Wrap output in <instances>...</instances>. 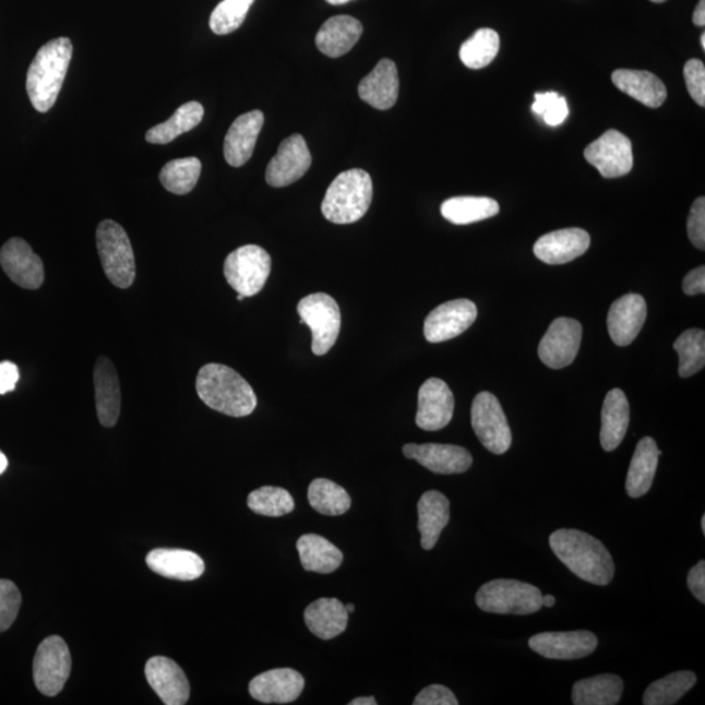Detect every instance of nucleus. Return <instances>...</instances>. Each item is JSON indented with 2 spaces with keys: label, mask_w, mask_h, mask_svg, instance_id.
<instances>
[{
  "label": "nucleus",
  "mask_w": 705,
  "mask_h": 705,
  "mask_svg": "<svg viewBox=\"0 0 705 705\" xmlns=\"http://www.w3.org/2000/svg\"><path fill=\"white\" fill-rule=\"evenodd\" d=\"M415 705H457L458 701L452 691L442 684H431L416 696Z\"/></svg>",
  "instance_id": "obj_48"
},
{
  "label": "nucleus",
  "mask_w": 705,
  "mask_h": 705,
  "mask_svg": "<svg viewBox=\"0 0 705 705\" xmlns=\"http://www.w3.org/2000/svg\"><path fill=\"white\" fill-rule=\"evenodd\" d=\"M19 368L10 361L0 362V395L9 394L16 389Z\"/></svg>",
  "instance_id": "obj_50"
},
{
  "label": "nucleus",
  "mask_w": 705,
  "mask_h": 705,
  "mask_svg": "<svg viewBox=\"0 0 705 705\" xmlns=\"http://www.w3.org/2000/svg\"><path fill=\"white\" fill-rule=\"evenodd\" d=\"M542 605L547 608H553L555 605V597L550 595L542 596Z\"/></svg>",
  "instance_id": "obj_54"
},
{
  "label": "nucleus",
  "mask_w": 705,
  "mask_h": 705,
  "mask_svg": "<svg viewBox=\"0 0 705 705\" xmlns=\"http://www.w3.org/2000/svg\"><path fill=\"white\" fill-rule=\"evenodd\" d=\"M20 607L22 594L15 583L0 578V633H4L16 621Z\"/></svg>",
  "instance_id": "obj_45"
},
{
  "label": "nucleus",
  "mask_w": 705,
  "mask_h": 705,
  "mask_svg": "<svg viewBox=\"0 0 705 705\" xmlns=\"http://www.w3.org/2000/svg\"><path fill=\"white\" fill-rule=\"evenodd\" d=\"M441 212L452 224L469 225L497 216L499 204L490 198L457 196L445 201Z\"/></svg>",
  "instance_id": "obj_35"
},
{
  "label": "nucleus",
  "mask_w": 705,
  "mask_h": 705,
  "mask_svg": "<svg viewBox=\"0 0 705 705\" xmlns=\"http://www.w3.org/2000/svg\"><path fill=\"white\" fill-rule=\"evenodd\" d=\"M71 674V654L61 636L46 637L33 661V680L39 693L56 696Z\"/></svg>",
  "instance_id": "obj_10"
},
{
  "label": "nucleus",
  "mask_w": 705,
  "mask_h": 705,
  "mask_svg": "<svg viewBox=\"0 0 705 705\" xmlns=\"http://www.w3.org/2000/svg\"><path fill=\"white\" fill-rule=\"evenodd\" d=\"M597 637L590 631L569 633H542L529 638V647L550 660H578L596 650Z\"/></svg>",
  "instance_id": "obj_18"
},
{
  "label": "nucleus",
  "mask_w": 705,
  "mask_h": 705,
  "mask_svg": "<svg viewBox=\"0 0 705 705\" xmlns=\"http://www.w3.org/2000/svg\"><path fill=\"white\" fill-rule=\"evenodd\" d=\"M345 609H347L348 613L350 614L352 613V611H355V605H345Z\"/></svg>",
  "instance_id": "obj_57"
},
{
  "label": "nucleus",
  "mask_w": 705,
  "mask_h": 705,
  "mask_svg": "<svg viewBox=\"0 0 705 705\" xmlns=\"http://www.w3.org/2000/svg\"><path fill=\"white\" fill-rule=\"evenodd\" d=\"M661 455L662 452L658 451L654 438L645 437L637 443L626 481L629 497L641 498L648 493L655 480L658 457Z\"/></svg>",
  "instance_id": "obj_32"
},
{
  "label": "nucleus",
  "mask_w": 705,
  "mask_h": 705,
  "mask_svg": "<svg viewBox=\"0 0 705 705\" xmlns=\"http://www.w3.org/2000/svg\"><path fill=\"white\" fill-rule=\"evenodd\" d=\"M249 509L258 515L278 517L295 510V499L282 488L264 487L252 491L248 498Z\"/></svg>",
  "instance_id": "obj_42"
},
{
  "label": "nucleus",
  "mask_w": 705,
  "mask_h": 705,
  "mask_svg": "<svg viewBox=\"0 0 705 705\" xmlns=\"http://www.w3.org/2000/svg\"><path fill=\"white\" fill-rule=\"evenodd\" d=\"M145 562L156 574L181 582L196 581L205 571L202 558L183 549L152 550Z\"/></svg>",
  "instance_id": "obj_26"
},
{
  "label": "nucleus",
  "mask_w": 705,
  "mask_h": 705,
  "mask_svg": "<svg viewBox=\"0 0 705 705\" xmlns=\"http://www.w3.org/2000/svg\"><path fill=\"white\" fill-rule=\"evenodd\" d=\"M349 613L337 598H319L304 610L306 626L323 641H331L347 630Z\"/></svg>",
  "instance_id": "obj_28"
},
{
  "label": "nucleus",
  "mask_w": 705,
  "mask_h": 705,
  "mask_svg": "<svg viewBox=\"0 0 705 705\" xmlns=\"http://www.w3.org/2000/svg\"><path fill=\"white\" fill-rule=\"evenodd\" d=\"M693 22L696 26H702V28L705 25V0H701V2L697 3L694 11Z\"/></svg>",
  "instance_id": "obj_52"
},
{
  "label": "nucleus",
  "mask_w": 705,
  "mask_h": 705,
  "mask_svg": "<svg viewBox=\"0 0 705 705\" xmlns=\"http://www.w3.org/2000/svg\"><path fill=\"white\" fill-rule=\"evenodd\" d=\"M377 701L374 696L370 697H356V700H352L349 705H377Z\"/></svg>",
  "instance_id": "obj_53"
},
{
  "label": "nucleus",
  "mask_w": 705,
  "mask_h": 705,
  "mask_svg": "<svg viewBox=\"0 0 705 705\" xmlns=\"http://www.w3.org/2000/svg\"><path fill=\"white\" fill-rule=\"evenodd\" d=\"M325 2L334 5H342L351 2V0H325Z\"/></svg>",
  "instance_id": "obj_56"
},
{
  "label": "nucleus",
  "mask_w": 705,
  "mask_h": 705,
  "mask_svg": "<svg viewBox=\"0 0 705 705\" xmlns=\"http://www.w3.org/2000/svg\"><path fill=\"white\" fill-rule=\"evenodd\" d=\"M623 681L614 674H601L578 681L572 689L575 705H616L621 702Z\"/></svg>",
  "instance_id": "obj_34"
},
{
  "label": "nucleus",
  "mask_w": 705,
  "mask_h": 705,
  "mask_svg": "<svg viewBox=\"0 0 705 705\" xmlns=\"http://www.w3.org/2000/svg\"><path fill=\"white\" fill-rule=\"evenodd\" d=\"M0 265L5 275L20 288L36 290L45 280L41 258L33 252L29 243L22 238H11L0 249Z\"/></svg>",
  "instance_id": "obj_15"
},
{
  "label": "nucleus",
  "mask_w": 705,
  "mask_h": 705,
  "mask_svg": "<svg viewBox=\"0 0 705 705\" xmlns=\"http://www.w3.org/2000/svg\"><path fill=\"white\" fill-rule=\"evenodd\" d=\"M403 454L438 475L465 474L474 464L470 452L454 444L409 443L404 445Z\"/></svg>",
  "instance_id": "obj_16"
},
{
  "label": "nucleus",
  "mask_w": 705,
  "mask_h": 705,
  "mask_svg": "<svg viewBox=\"0 0 705 705\" xmlns=\"http://www.w3.org/2000/svg\"><path fill=\"white\" fill-rule=\"evenodd\" d=\"M688 235L696 249H705V199H696L688 219Z\"/></svg>",
  "instance_id": "obj_47"
},
{
  "label": "nucleus",
  "mask_w": 705,
  "mask_h": 705,
  "mask_svg": "<svg viewBox=\"0 0 705 705\" xmlns=\"http://www.w3.org/2000/svg\"><path fill=\"white\" fill-rule=\"evenodd\" d=\"M477 607L487 613L528 616L541 610L542 594L535 585L497 578L483 584L476 596Z\"/></svg>",
  "instance_id": "obj_6"
},
{
  "label": "nucleus",
  "mask_w": 705,
  "mask_h": 705,
  "mask_svg": "<svg viewBox=\"0 0 705 705\" xmlns=\"http://www.w3.org/2000/svg\"><path fill=\"white\" fill-rule=\"evenodd\" d=\"M418 530L421 534V547L434 549L439 537L450 522V501L437 490L426 491L417 505Z\"/></svg>",
  "instance_id": "obj_30"
},
{
  "label": "nucleus",
  "mask_w": 705,
  "mask_h": 705,
  "mask_svg": "<svg viewBox=\"0 0 705 705\" xmlns=\"http://www.w3.org/2000/svg\"><path fill=\"white\" fill-rule=\"evenodd\" d=\"M9 467V461H7V456L3 454L2 451H0V476H2Z\"/></svg>",
  "instance_id": "obj_55"
},
{
  "label": "nucleus",
  "mask_w": 705,
  "mask_h": 705,
  "mask_svg": "<svg viewBox=\"0 0 705 705\" xmlns=\"http://www.w3.org/2000/svg\"><path fill=\"white\" fill-rule=\"evenodd\" d=\"M688 587L702 604H705V562L695 564L689 572Z\"/></svg>",
  "instance_id": "obj_49"
},
{
  "label": "nucleus",
  "mask_w": 705,
  "mask_h": 705,
  "mask_svg": "<svg viewBox=\"0 0 705 705\" xmlns=\"http://www.w3.org/2000/svg\"><path fill=\"white\" fill-rule=\"evenodd\" d=\"M237 299L238 301H243L244 297L242 295H238Z\"/></svg>",
  "instance_id": "obj_61"
},
{
  "label": "nucleus",
  "mask_w": 705,
  "mask_h": 705,
  "mask_svg": "<svg viewBox=\"0 0 705 705\" xmlns=\"http://www.w3.org/2000/svg\"><path fill=\"white\" fill-rule=\"evenodd\" d=\"M611 80L618 89L652 109L660 108L668 97L667 86L648 71L617 70Z\"/></svg>",
  "instance_id": "obj_29"
},
{
  "label": "nucleus",
  "mask_w": 705,
  "mask_h": 705,
  "mask_svg": "<svg viewBox=\"0 0 705 705\" xmlns=\"http://www.w3.org/2000/svg\"><path fill=\"white\" fill-rule=\"evenodd\" d=\"M309 502L319 514L328 516L344 515L351 505L347 490L325 478H316L311 482Z\"/></svg>",
  "instance_id": "obj_39"
},
{
  "label": "nucleus",
  "mask_w": 705,
  "mask_h": 705,
  "mask_svg": "<svg viewBox=\"0 0 705 705\" xmlns=\"http://www.w3.org/2000/svg\"><path fill=\"white\" fill-rule=\"evenodd\" d=\"M584 157L604 178L628 176L634 166L633 144L620 131L609 130L584 151Z\"/></svg>",
  "instance_id": "obj_11"
},
{
  "label": "nucleus",
  "mask_w": 705,
  "mask_h": 705,
  "mask_svg": "<svg viewBox=\"0 0 705 705\" xmlns=\"http://www.w3.org/2000/svg\"><path fill=\"white\" fill-rule=\"evenodd\" d=\"M398 73L395 62L382 59L368 76L358 85V95L362 101L378 110H389L398 98Z\"/></svg>",
  "instance_id": "obj_25"
},
{
  "label": "nucleus",
  "mask_w": 705,
  "mask_h": 705,
  "mask_svg": "<svg viewBox=\"0 0 705 705\" xmlns=\"http://www.w3.org/2000/svg\"><path fill=\"white\" fill-rule=\"evenodd\" d=\"M150 686L166 705H183L190 700V683L184 671L171 658L156 656L145 665Z\"/></svg>",
  "instance_id": "obj_19"
},
{
  "label": "nucleus",
  "mask_w": 705,
  "mask_h": 705,
  "mask_svg": "<svg viewBox=\"0 0 705 705\" xmlns=\"http://www.w3.org/2000/svg\"><path fill=\"white\" fill-rule=\"evenodd\" d=\"M72 51L71 39L61 37L44 45L33 59L26 75V92L37 111L48 112L56 105L68 75Z\"/></svg>",
  "instance_id": "obj_3"
},
{
  "label": "nucleus",
  "mask_w": 705,
  "mask_h": 705,
  "mask_svg": "<svg viewBox=\"0 0 705 705\" xmlns=\"http://www.w3.org/2000/svg\"><path fill=\"white\" fill-rule=\"evenodd\" d=\"M684 82H686L690 96L702 108L705 106V68L700 59H690L684 65Z\"/></svg>",
  "instance_id": "obj_46"
},
{
  "label": "nucleus",
  "mask_w": 705,
  "mask_h": 705,
  "mask_svg": "<svg viewBox=\"0 0 705 705\" xmlns=\"http://www.w3.org/2000/svg\"><path fill=\"white\" fill-rule=\"evenodd\" d=\"M297 311L312 332V352L315 356L327 355L342 328V312L335 299L325 292H315L302 298Z\"/></svg>",
  "instance_id": "obj_8"
},
{
  "label": "nucleus",
  "mask_w": 705,
  "mask_h": 705,
  "mask_svg": "<svg viewBox=\"0 0 705 705\" xmlns=\"http://www.w3.org/2000/svg\"><path fill=\"white\" fill-rule=\"evenodd\" d=\"M477 315V306L469 299H455L438 306L426 318V340L432 344L452 340L464 334L476 322Z\"/></svg>",
  "instance_id": "obj_13"
},
{
  "label": "nucleus",
  "mask_w": 705,
  "mask_h": 705,
  "mask_svg": "<svg viewBox=\"0 0 705 705\" xmlns=\"http://www.w3.org/2000/svg\"><path fill=\"white\" fill-rule=\"evenodd\" d=\"M583 337L582 324L570 318H558L542 337L538 356L550 369L567 368L575 361Z\"/></svg>",
  "instance_id": "obj_12"
},
{
  "label": "nucleus",
  "mask_w": 705,
  "mask_h": 705,
  "mask_svg": "<svg viewBox=\"0 0 705 705\" xmlns=\"http://www.w3.org/2000/svg\"><path fill=\"white\" fill-rule=\"evenodd\" d=\"M304 688V680L295 669L264 671L250 682V695L255 701L271 704H286L298 700Z\"/></svg>",
  "instance_id": "obj_21"
},
{
  "label": "nucleus",
  "mask_w": 705,
  "mask_h": 705,
  "mask_svg": "<svg viewBox=\"0 0 705 705\" xmlns=\"http://www.w3.org/2000/svg\"><path fill=\"white\" fill-rule=\"evenodd\" d=\"M255 0H223L213 10L210 26L218 36L229 35L241 26Z\"/></svg>",
  "instance_id": "obj_43"
},
{
  "label": "nucleus",
  "mask_w": 705,
  "mask_h": 705,
  "mask_svg": "<svg viewBox=\"0 0 705 705\" xmlns=\"http://www.w3.org/2000/svg\"><path fill=\"white\" fill-rule=\"evenodd\" d=\"M535 98L536 101L531 105V110L541 116L549 126H560L567 118V103L557 92L536 93Z\"/></svg>",
  "instance_id": "obj_44"
},
{
  "label": "nucleus",
  "mask_w": 705,
  "mask_h": 705,
  "mask_svg": "<svg viewBox=\"0 0 705 705\" xmlns=\"http://www.w3.org/2000/svg\"><path fill=\"white\" fill-rule=\"evenodd\" d=\"M272 261L267 251L256 244H246L225 259L226 282L238 295L254 297L261 292L271 275Z\"/></svg>",
  "instance_id": "obj_7"
},
{
  "label": "nucleus",
  "mask_w": 705,
  "mask_h": 705,
  "mask_svg": "<svg viewBox=\"0 0 705 705\" xmlns=\"http://www.w3.org/2000/svg\"><path fill=\"white\" fill-rule=\"evenodd\" d=\"M696 676L693 671H676L649 684L643 696L645 705H671L680 702L695 686Z\"/></svg>",
  "instance_id": "obj_37"
},
{
  "label": "nucleus",
  "mask_w": 705,
  "mask_h": 705,
  "mask_svg": "<svg viewBox=\"0 0 705 705\" xmlns=\"http://www.w3.org/2000/svg\"><path fill=\"white\" fill-rule=\"evenodd\" d=\"M96 391V408L99 423L115 428L121 415V383L115 363L108 357H99L93 371Z\"/></svg>",
  "instance_id": "obj_22"
},
{
  "label": "nucleus",
  "mask_w": 705,
  "mask_h": 705,
  "mask_svg": "<svg viewBox=\"0 0 705 705\" xmlns=\"http://www.w3.org/2000/svg\"><path fill=\"white\" fill-rule=\"evenodd\" d=\"M311 163V153L304 138L299 134L286 138L267 166L265 181L272 188H286L301 179L310 169Z\"/></svg>",
  "instance_id": "obj_14"
},
{
  "label": "nucleus",
  "mask_w": 705,
  "mask_h": 705,
  "mask_svg": "<svg viewBox=\"0 0 705 705\" xmlns=\"http://www.w3.org/2000/svg\"><path fill=\"white\" fill-rule=\"evenodd\" d=\"M471 426L485 449L503 455L511 447L512 434L501 403L490 392H480L471 405Z\"/></svg>",
  "instance_id": "obj_9"
},
{
  "label": "nucleus",
  "mask_w": 705,
  "mask_h": 705,
  "mask_svg": "<svg viewBox=\"0 0 705 705\" xmlns=\"http://www.w3.org/2000/svg\"><path fill=\"white\" fill-rule=\"evenodd\" d=\"M455 397L442 379L430 378L418 392L416 423L426 431L442 430L454 417Z\"/></svg>",
  "instance_id": "obj_17"
},
{
  "label": "nucleus",
  "mask_w": 705,
  "mask_h": 705,
  "mask_svg": "<svg viewBox=\"0 0 705 705\" xmlns=\"http://www.w3.org/2000/svg\"><path fill=\"white\" fill-rule=\"evenodd\" d=\"M682 288L684 295L697 296L705 292V268L704 265L691 271L686 277L683 278Z\"/></svg>",
  "instance_id": "obj_51"
},
{
  "label": "nucleus",
  "mask_w": 705,
  "mask_h": 705,
  "mask_svg": "<svg viewBox=\"0 0 705 705\" xmlns=\"http://www.w3.org/2000/svg\"><path fill=\"white\" fill-rule=\"evenodd\" d=\"M601 445L607 452L620 447L630 423V405L622 390H611L605 397L601 415Z\"/></svg>",
  "instance_id": "obj_31"
},
{
  "label": "nucleus",
  "mask_w": 705,
  "mask_h": 705,
  "mask_svg": "<svg viewBox=\"0 0 705 705\" xmlns=\"http://www.w3.org/2000/svg\"><path fill=\"white\" fill-rule=\"evenodd\" d=\"M196 392L207 407L229 417L250 416L258 405L251 385L225 365L203 366L196 378Z\"/></svg>",
  "instance_id": "obj_2"
},
{
  "label": "nucleus",
  "mask_w": 705,
  "mask_h": 705,
  "mask_svg": "<svg viewBox=\"0 0 705 705\" xmlns=\"http://www.w3.org/2000/svg\"><path fill=\"white\" fill-rule=\"evenodd\" d=\"M204 117L202 104L191 101L184 104L168 121L155 126L146 132L145 141L151 144H168L186 132L201 124Z\"/></svg>",
  "instance_id": "obj_36"
},
{
  "label": "nucleus",
  "mask_w": 705,
  "mask_h": 705,
  "mask_svg": "<svg viewBox=\"0 0 705 705\" xmlns=\"http://www.w3.org/2000/svg\"><path fill=\"white\" fill-rule=\"evenodd\" d=\"M372 202V181L368 171L351 169L340 172L330 184L322 203L328 222L345 225L357 223Z\"/></svg>",
  "instance_id": "obj_4"
},
{
  "label": "nucleus",
  "mask_w": 705,
  "mask_h": 705,
  "mask_svg": "<svg viewBox=\"0 0 705 705\" xmlns=\"http://www.w3.org/2000/svg\"><path fill=\"white\" fill-rule=\"evenodd\" d=\"M96 243L106 277L119 289L130 288L135 283L136 263L128 232L112 219H105L98 225Z\"/></svg>",
  "instance_id": "obj_5"
},
{
  "label": "nucleus",
  "mask_w": 705,
  "mask_h": 705,
  "mask_svg": "<svg viewBox=\"0 0 705 705\" xmlns=\"http://www.w3.org/2000/svg\"><path fill=\"white\" fill-rule=\"evenodd\" d=\"M647 319V303L641 295H626L611 304L608 328L618 347L633 344Z\"/></svg>",
  "instance_id": "obj_20"
},
{
  "label": "nucleus",
  "mask_w": 705,
  "mask_h": 705,
  "mask_svg": "<svg viewBox=\"0 0 705 705\" xmlns=\"http://www.w3.org/2000/svg\"><path fill=\"white\" fill-rule=\"evenodd\" d=\"M202 163L196 157L172 159L159 171L164 188L176 195L189 194L201 178Z\"/></svg>",
  "instance_id": "obj_38"
},
{
  "label": "nucleus",
  "mask_w": 705,
  "mask_h": 705,
  "mask_svg": "<svg viewBox=\"0 0 705 705\" xmlns=\"http://www.w3.org/2000/svg\"><path fill=\"white\" fill-rule=\"evenodd\" d=\"M680 357L681 378H690L704 369L705 366V334L703 330H688L677 338L673 345Z\"/></svg>",
  "instance_id": "obj_41"
},
{
  "label": "nucleus",
  "mask_w": 705,
  "mask_h": 705,
  "mask_svg": "<svg viewBox=\"0 0 705 705\" xmlns=\"http://www.w3.org/2000/svg\"><path fill=\"white\" fill-rule=\"evenodd\" d=\"M590 237L587 231L577 228L551 231L542 236L535 244V255L541 262L560 265L575 261L588 251Z\"/></svg>",
  "instance_id": "obj_23"
},
{
  "label": "nucleus",
  "mask_w": 705,
  "mask_h": 705,
  "mask_svg": "<svg viewBox=\"0 0 705 705\" xmlns=\"http://www.w3.org/2000/svg\"><path fill=\"white\" fill-rule=\"evenodd\" d=\"M263 124L264 115L261 110L246 112L232 122L224 142L226 163L235 168L249 163Z\"/></svg>",
  "instance_id": "obj_24"
},
{
  "label": "nucleus",
  "mask_w": 705,
  "mask_h": 705,
  "mask_svg": "<svg viewBox=\"0 0 705 705\" xmlns=\"http://www.w3.org/2000/svg\"><path fill=\"white\" fill-rule=\"evenodd\" d=\"M498 33L490 28L478 29L461 48L462 62L470 70H481L494 61L499 52Z\"/></svg>",
  "instance_id": "obj_40"
},
{
  "label": "nucleus",
  "mask_w": 705,
  "mask_h": 705,
  "mask_svg": "<svg viewBox=\"0 0 705 705\" xmlns=\"http://www.w3.org/2000/svg\"><path fill=\"white\" fill-rule=\"evenodd\" d=\"M701 43H702L703 50H705V35H704V33H703V35L701 37Z\"/></svg>",
  "instance_id": "obj_59"
},
{
  "label": "nucleus",
  "mask_w": 705,
  "mask_h": 705,
  "mask_svg": "<svg viewBox=\"0 0 705 705\" xmlns=\"http://www.w3.org/2000/svg\"><path fill=\"white\" fill-rule=\"evenodd\" d=\"M362 33L363 25L359 20L348 15L334 16L319 29L316 48L330 58L343 57L358 43Z\"/></svg>",
  "instance_id": "obj_27"
},
{
  "label": "nucleus",
  "mask_w": 705,
  "mask_h": 705,
  "mask_svg": "<svg viewBox=\"0 0 705 705\" xmlns=\"http://www.w3.org/2000/svg\"><path fill=\"white\" fill-rule=\"evenodd\" d=\"M650 2H654V3H664V2H667V0H650Z\"/></svg>",
  "instance_id": "obj_60"
},
{
  "label": "nucleus",
  "mask_w": 705,
  "mask_h": 705,
  "mask_svg": "<svg viewBox=\"0 0 705 705\" xmlns=\"http://www.w3.org/2000/svg\"><path fill=\"white\" fill-rule=\"evenodd\" d=\"M702 530H703V535H705V515H703L702 517Z\"/></svg>",
  "instance_id": "obj_58"
},
{
  "label": "nucleus",
  "mask_w": 705,
  "mask_h": 705,
  "mask_svg": "<svg viewBox=\"0 0 705 705\" xmlns=\"http://www.w3.org/2000/svg\"><path fill=\"white\" fill-rule=\"evenodd\" d=\"M549 543L558 560L582 581L600 587L613 581V557L596 537L576 529H558Z\"/></svg>",
  "instance_id": "obj_1"
},
{
  "label": "nucleus",
  "mask_w": 705,
  "mask_h": 705,
  "mask_svg": "<svg viewBox=\"0 0 705 705\" xmlns=\"http://www.w3.org/2000/svg\"><path fill=\"white\" fill-rule=\"evenodd\" d=\"M297 550L303 569L318 574H331L340 567L344 561L342 550L327 538L318 535H304L299 538Z\"/></svg>",
  "instance_id": "obj_33"
}]
</instances>
